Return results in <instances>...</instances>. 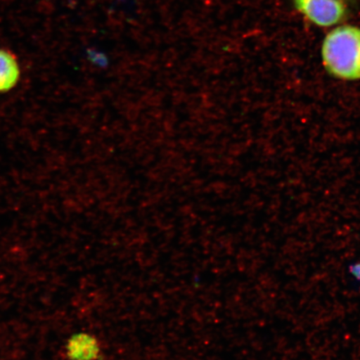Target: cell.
I'll return each mask as SVG.
<instances>
[{"label": "cell", "mask_w": 360, "mask_h": 360, "mask_svg": "<svg viewBox=\"0 0 360 360\" xmlns=\"http://www.w3.org/2000/svg\"><path fill=\"white\" fill-rule=\"evenodd\" d=\"M349 271L351 274L360 282V263L351 264Z\"/></svg>", "instance_id": "5b68a950"}, {"label": "cell", "mask_w": 360, "mask_h": 360, "mask_svg": "<svg viewBox=\"0 0 360 360\" xmlns=\"http://www.w3.org/2000/svg\"><path fill=\"white\" fill-rule=\"evenodd\" d=\"M21 70L15 53L0 48V93L11 92L19 84Z\"/></svg>", "instance_id": "3957f363"}, {"label": "cell", "mask_w": 360, "mask_h": 360, "mask_svg": "<svg viewBox=\"0 0 360 360\" xmlns=\"http://www.w3.org/2000/svg\"><path fill=\"white\" fill-rule=\"evenodd\" d=\"M296 10L309 21L321 27L339 24L346 15V8L340 0H294Z\"/></svg>", "instance_id": "7a4b0ae2"}, {"label": "cell", "mask_w": 360, "mask_h": 360, "mask_svg": "<svg viewBox=\"0 0 360 360\" xmlns=\"http://www.w3.org/2000/svg\"><path fill=\"white\" fill-rule=\"evenodd\" d=\"M100 348L97 342L89 336H81L74 341V358L92 360L98 357Z\"/></svg>", "instance_id": "277c9868"}, {"label": "cell", "mask_w": 360, "mask_h": 360, "mask_svg": "<svg viewBox=\"0 0 360 360\" xmlns=\"http://www.w3.org/2000/svg\"><path fill=\"white\" fill-rule=\"evenodd\" d=\"M323 67L338 79L360 80V29L342 25L330 31L321 48Z\"/></svg>", "instance_id": "6da1fadb"}]
</instances>
